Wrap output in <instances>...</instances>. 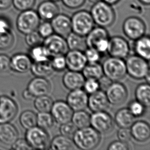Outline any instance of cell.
<instances>
[{
    "mask_svg": "<svg viewBox=\"0 0 150 150\" xmlns=\"http://www.w3.org/2000/svg\"><path fill=\"white\" fill-rule=\"evenodd\" d=\"M117 136L118 140L124 142H129L132 138L130 128H120L117 133Z\"/></svg>",
    "mask_w": 150,
    "mask_h": 150,
    "instance_id": "c3c4849f",
    "label": "cell"
},
{
    "mask_svg": "<svg viewBox=\"0 0 150 150\" xmlns=\"http://www.w3.org/2000/svg\"><path fill=\"white\" fill-rule=\"evenodd\" d=\"M26 89L33 98H36L48 95L52 90V85L47 78L35 76L29 81Z\"/></svg>",
    "mask_w": 150,
    "mask_h": 150,
    "instance_id": "2e32d148",
    "label": "cell"
},
{
    "mask_svg": "<svg viewBox=\"0 0 150 150\" xmlns=\"http://www.w3.org/2000/svg\"><path fill=\"white\" fill-rule=\"evenodd\" d=\"M73 112L66 101L57 100L53 104L50 113L55 122L60 125L71 121Z\"/></svg>",
    "mask_w": 150,
    "mask_h": 150,
    "instance_id": "5bb4252c",
    "label": "cell"
},
{
    "mask_svg": "<svg viewBox=\"0 0 150 150\" xmlns=\"http://www.w3.org/2000/svg\"><path fill=\"white\" fill-rule=\"evenodd\" d=\"M127 74L132 79L141 80L150 74L149 61L137 55H129L125 59Z\"/></svg>",
    "mask_w": 150,
    "mask_h": 150,
    "instance_id": "3957f363",
    "label": "cell"
},
{
    "mask_svg": "<svg viewBox=\"0 0 150 150\" xmlns=\"http://www.w3.org/2000/svg\"><path fill=\"white\" fill-rule=\"evenodd\" d=\"M12 5V0H0V10L8 9Z\"/></svg>",
    "mask_w": 150,
    "mask_h": 150,
    "instance_id": "9f6ffc18",
    "label": "cell"
},
{
    "mask_svg": "<svg viewBox=\"0 0 150 150\" xmlns=\"http://www.w3.org/2000/svg\"><path fill=\"white\" fill-rule=\"evenodd\" d=\"M90 12L98 26L107 28L111 26L115 21V12L112 6L101 0L94 3Z\"/></svg>",
    "mask_w": 150,
    "mask_h": 150,
    "instance_id": "7a4b0ae2",
    "label": "cell"
},
{
    "mask_svg": "<svg viewBox=\"0 0 150 150\" xmlns=\"http://www.w3.org/2000/svg\"><path fill=\"white\" fill-rule=\"evenodd\" d=\"M34 101V107L39 112H50L54 101L48 95L36 97Z\"/></svg>",
    "mask_w": 150,
    "mask_h": 150,
    "instance_id": "e575fe53",
    "label": "cell"
},
{
    "mask_svg": "<svg viewBox=\"0 0 150 150\" xmlns=\"http://www.w3.org/2000/svg\"><path fill=\"white\" fill-rule=\"evenodd\" d=\"M72 31L86 37L95 26L90 12L81 10L75 12L71 18Z\"/></svg>",
    "mask_w": 150,
    "mask_h": 150,
    "instance_id": "5b68a950",
    "label": "cell"
},
{
    "mask_svg": "<svg viewBox=\"0 0 150 150\" xmlns=\"http://www.w3.org/2000/svg\"><path fill=\"white\" fill-rule=\"evenodd\" d=\"M36 0H12V5L20 11L31 9L35 6Z\"/></svg>",
    "mask_w": 150,
    "mask_h": 150,
    "instance_id": "7bdbcfd3",
    "label": "cell"
},
{
    "mask_svg": "<svg viewBox=\"0 0 150 150\" xmlns=\"http://www.w3.org/2000/svg\"><path fill=\"white\" fill-rule=\"evenodd\" d=\"M110 38L102 39L96 44L94 48L96 49L101 54H104L107 52L109 47Z\"/></svg>",
    "mask_w": 150,
    "mask_h": 150,
    "instance_id": "f5cc1de1",
    "label": "cell"
},
{
    "mask_svg": "<svg viewBox=\"0 0 150 150\" xmlns=\"http://www.w3.org/2000/svg\"><path fill=\"white\" fill-rule=\"evenodd\" d=\"M88 96L83 89L73 90L68 94L66 102L73 111L85 110L88 107Z\"/></svg>",
    "mask_w": 150,
    "mask_h": 150,
    "instance_id": "9a60e30c",
    "label": "cell"
},
{
    "mask_svg": "<svg viewBox=\"0 0 150 150\" xmlns=\"http://www.w3.org/2000/svg\"><path fill=\"white\" fill-rule=\"evenodd\" d=\"M11 31L10 21L3 16H0V33H6Z\"/></svg>",
    "mask_w": 150,
    "mask_h": 150,
    "instance_id": "db71d44e",
    "label": "cell"
},
{
    "mask_svg": "<svg viewBox=\"0 0 150 150\" xmlns=\"http://www.w3.org/2000/svg\"><path fill=\"white\" fill-rule=\"evenodd\" d=\"M22 96L23 98L26 100H32L33 98H34L27 89L25 90L23 92Z\"/></svg>",
    "mask_w": 150,
    "mask_h": 150,
    "instance_id": "6f0895ef",
    "label": "cell"
},
{
    "mask_svg": "<svg viewBox=\"0 0 150 150\" xmlns=\"http://www.w3.org/2000/svg\"><path fill=\"white\" fill-rule=\"evenodd\" d=\"M139 2L144 5H149L150 4V0H138Z\"/></svg>",
    "mask_w": 150,
    "mask_h": 150,
    "instance_id": "91938a15",
    "label": "cell"
},
{
    "mask_svg": "<svg viewBox=\"0 0 150 150\" xmlns=\"http://www.w3.org/2000/svg\"><path fill=\"white\" fill-rule=\"evenodd\" d=\"M122 30L128 39L134 41L146 35V25L139 18L130 16L124 21Z\"/></svg>",
    "mask_w": 150,
    "mask_h": 150,
    "instance_id": "ba28073f",
    "label": "cell"
},
{
    "mask_svg": "<svg viewBox=\"0 0 150 150\" xmlns=\"http://www.w3.org/2000/svg\"><path fill=\"white\" fill-rule=\"evenodd\" d=\"M110 38L109 34L105 28L94 27L86 37L88 47L94 48L96 44L102 39Z\"/></svg>",
    "mask_w": 150,
    "mask_h": 150,
    "instance_id": "83f0119b",
    "label": "cell"
},
{
    "mask_svg": "<svg viewBox=\"0 0 150 150\" xmlns=\"http://www.w3.org/2000/svg\"><path fill=\"white\" fill-rule=\"evenodd\" d=\"M41 23L37 11L32 9L21 11L16 18V28L20 33L26 35L36 31Z\"/></svg>",
    "mask_w": 150,
    "mask_h": 150,
    "instance_id": "8992f818",
    "label": "cell"
},
{
    "mask_svg": "<svg viewBox=\"0 0 150 150\" xmlns=\"http://www.w3.org/2000/svg\"><path fill=\"white\" fill-rule=\"evenodd\" d=\"M44 39L37 30L26 35L25 42L27 45L31 48L43 44Z\"/></svg>",
    "mask_w": 150,
    "mask_h": 150,
    "instance_id": "60d3db41",
    "label": "cell"
},
{
    "mask_svg": "<svg viewBox=\"0 0 150 150\" xmlns=\"http://www.w3.org/2000/svg\"><path fill=\"white\" fill-rule=\"evenodd\" d=\"M50 63L53 70L57 72H62L67 68L65 55H57L52 57Z\"/></svg>",
    "mask_w": 150,
    "mask_h": 150,
    "instance_id": "ab89813d",
    "label": "cell"
},
{
    "mask_svg": "<svg viewBox=\"0 0 150 150\" xmlns=\"http://www.w3.org/2000/svg\"><path fill=\"white\" fill-rule=\"evenodd\" d=\"M135 98L142 103L146 108L150 105V86L148 83H140L136 88L135 91Z\"/></svg>",
    "mask_w": 150,
    "mask_h": 150,
    "instance_id": "d6a6232c",
    "label": "cell"
},
{
    "mask_svg": "<svg viewBox=\"0 0 150 150\" xmlns=\"http://www.w3.org/2000/svg\"><path fill=\"white\" fill-rule=\"evenodd\" d=\"M130 146L128 142H124L120 140H115L110 144L108 146L109 150H128Z\"/></svg>",
    "mask_w": 150,
    "mask_h": 150,
    "instance_id": "681fc988",
    "label": "cell"
},
{
    "mask_svg": "<svg viewBox=\"0 0 150 150\" xmlns=\"http://www.w3.org/2000/svg\"><path fill=\"white\" fill-rule=\"evenodd\" d=\"M127 108L135 118L144 115L147 108L142 103L136 100L130 101Z\"/></svg>",
    "mask_w": 150,
    "mask_h": 150,
    "instance_id": "74e56055",
    "label": "cell"
},
{
    "mask_svg": "<svg viewBox=\"0 0 150 150\" xmlns=\"http://www.w3.org/2000/svg\"><path fill=\"white\" fill-rule=\"evenodd\" d=\"M16 102L7 96H0V124L10 122L18 113Z\"/></svg>",
    "mask_w": 150,
    "mask_h": 150,
    "instance_id": "4fadbf2b",
    "label": "cell"
},
{
    "mask_svg": "<svg viewBox=\"0 0 150 150\" xmlns=\"http://www.w3.org/2000/svg\"><path fill=\"white\" fill-rule=\"evenodd\" d=\"M76 148L82 150H92L101 142V135L91 126L77 129L72 137Z\"/></svg>",
    "mask_w": 150,
    "mask_h": 150,
    "instance_id": "6da1fadb",
    "label": "cell"
},
{
    "mask_svg": "<svg viewBox=\"0 0 150 150\" xmlns=\"http://www.w3.org/2000/svg\"><path fill=\"white\" fill-rule=\"evenodd\" d=\"M81 73L85 79H92L98 80L103 75L102 65L98 63H87Z\"/></svg>",
    "mask_w": 150,
    "mask_h": 150,
    "instance_id": "4dcf8cb0",
    "label": "cell"
},
{
    "mask_svg": "<svg viewBox=\"0 0 150 150\" xmlns=\"http://www.w3.org/2000/svg\"><path fill=\"white\" fill-rule=\"evenodd\" d=\"M90 2H91L92 3H96V2H98V1H101V0H88Z\"/></svg>",
    "mask_w": 150,
    "mask_h": 150,
    "instance_id": "94428289",
    "label": "cell"
},
{
    "mask_svg": "<svg viewBox=\"0 0 150 150\" xmlns=\"http://www.w3.org/2000/svg\"><path fill=\"white\" fill-rule=\"evenodd\" d=\"M85 78L81 72L69 70L65 72L62 78L63 85L70 91L82 89Z\"/></svg>",
    "mask_w": 150,
    "mask_h": 150,
    "instance_id": "44dd1931",
    "label": "cell"
},
{
    "mask_svg": "<svg viewBox=\"0 0 150 150\" xmlns=\"http://www.w3.org/2000/svg\"><path fill=\"white\" fill-rule=\"evenodd\" d=\"M30 71L35 76L45 78L52 75L54 72L51 64L50 60L40 62H33Z\"/></svg>",
    "mask_w": 150,
    "mask_h": 150,
    "instance_id": "f1b7e54d",
    "label": "cell"
},
{
    "mask_svg": "<svg viewBox=\"0 0 150 150\" xmlns=\"http://www.w3.org/2000/svg\"><path fill=\"white\" fill-rule=\"evenodd\" d=\"M65 57L69 70L81 72L88 63L84 53L81 51L69 50Z\"/></svg>",
    "mask_w": 150,
    "mask_h": 150,
    "instance_id": "ac0fdd59",
    "label": "cell"
},
{
    "mask_svg": "<svg viewBox=\"0 0 150 150\" xmlns=\"http://www.w3.org/2000/svg\"><path fill=\"white\" fill-rule=\"evenodd\" d=\"M131 47L128 41L120 36L110 38L108 54L110 57L125 59L130 54Z\"/></svg>",
    "mask_w": 150,
    "mask_h": 150,
    "instance_id": "8fae6325",
    "label": "cell"
},
{
    "mask_svg": "<svg viewBox=\"0 0 150 150\" xmlns=\"http://www.w3.org/2000/svg\"><path fill=\"white\" fill-rule=\"evenodd\" d=\"M54 33L66 38L72 32L71 18L63 13L57 14L51 20Z\"/></svg>",
    "mask_w": 150,
    "mask_h": 150,
    "instance_id": "d6986e66",
    "label": "cell"
},
{
    "mask_svg": "<svg viewBox=\"0 0 150 150\" xmlns=\"http://www.w3.org/2000/svg\"><path fill=\"white\" fill-rule=\"evenodd\" d=\"M63 5L67 8L75 9L81 8L85 3L86 0H61Z\"/></svg>",
    "mask_w": 150,
    "mask_h": 150,
    "instance_id": "816d5d0a",
    "label": "cell"
},
{
    "mask_svg": "<svg viewBox=\"0 0 150 150\" xmlns=\"http://www.w3.org/2000/svg\"><path fill=\"white\" fill-rule=\"evenodd\" d=\"M82 89H83L88 95L98 91L100 90V85L98 80L92 79H85Z\"/></svg>",
    "mask_w": 150,
    "mask_h": 150,
    "instance_id": "bcb514c9",
    "label": "cell"
},
{
    "mask_svg": "<svg viewBox=\"0 0 150 150\" xmlns=\"http://www.w3.org/2000/svg\"><path fill=\"white\" fill-rule=\"evenodd\" d=\"M33 63L29 55L16 53L10 58V69L16 73H27L30 71Z\"/></svg>",
    "mask_w": 150,
    "mask_h": 150,
    "instance_id": "ffe728a7",
    "label": "cell"
},
{
    "mask_svg": "<svg viewBox=\"0 0 150 150\" xmlns=\"http://www.w3.org/2000/svg\"><path fill=\"white\" fill-rule=\"evenodd\" d=\"M10 70V57L7 55L0 54V73H7Z\"/></svg>",
    "mask_w": 150,
    "mask_h": 150,
    "instance_id": "7dc6e473",
    "label": "cell"
},
{
    "mask_svg": "<svg viewBox=\"0 0 150 150\" xmlns=\"http://www.w3.org/2000/svg\"><path fill=\"white\" fill-rule=\"evenodd\" d=\"M103 75L112 81H120L127 75L125 59L110 57L102 64Z\"/></svg>",
    "mask_w": 150,
    "mask_h": 150,
    "instance_id": "277c9868",
    "label": "cell"
},
{
    "mask_svg": "<svg viewBox=\"0 0 150 150\" xmlns=\"http://www.w3.org/2000/svg\"><path fill=\"white\" fill-rule=\"evenodd\" d=\"M26 130L25 139L32 149H49L51 140L47 131L37 126Z\"/></svg>",
    "mask_w": 150,
    "mask_h": 150,
    "instance_id": "52a82bcc",
    "label": "cell"
},
{
    "mask_svg": "<svg viewBox=\"0 0 150 150\" xmlns=\"http://www.w3.org/2000/svg\"><path fill=\"white\" fill-rule=\"evenodd\" d=\"M110 105L105 92L101 90L89 95L88 108L92 112L107 111Z\"/></svg>",
    "mask_w": 150,
    "mask_h": 150,
    "instance_id": "e0dca14e",
    "label": "cell"
},
{
    "mask_svg": "<svg viewBox=\"0 0 150 150\" xmlns=\"http://www.w3.org/2000/svg\"><path fill=\"white\" fill-rule=\"evenodd\" d=\"M135 118L128 108H122L116 112L114 121L119 128H130L135 122Z\"/></svg>",
    "mask_w": 150,
    "mask_h": 150,
    "instance_id": "484cf974",
    "label": "cell"
},
{
    "mask_svg": "<svg viewBox=\"0 0 150 150\" xmlns=\"http://www.w3.org/2000/svg\"><path fill=\"white\" fill-rule=\"evenodd\" d=\"M90 126L100 135L108 134L113 130L114 121L107 111L93 112L91 115Z\"/></svg>",
    "mask_w": 150,
    "mask_h": 150,
    "instance_id": "9c48e42d",
    "label": "cell"
},
{
    "mask_svg": "<svg viewBox=\"0 0 150 150\" xmlns=\"http://www.w3.org/2000/svg\"><path fill=\"white\" fill-rule=\"evenodd\" d=\"M50 1H53V2H58L59 1H60V0H50Z\"/></svg>",
    "mask_w": 150,
    "mask_h": 150,
    "instance_id": "6125c7cd",
    "label": "cell"
},
{
    "mask_svg": "<svg viewBox=\"0 0 150 150\" xmlns=\"http://www.w3.org/2000/svg\"><path fill=\"white\" fill-rule=\"evenodd\" d=\"M42 44L51 58L57 55H65L69 51L66 38L54 33L44 39Z\"/></svg>",
    "mask_w": 150,
    "mask_h": 150,
    "instance_id": "30bf717a",
    "label": "cell"
},
{
    "mask_svg": "<svg viewBox=\"0 0 150 150\" xmlns=\"http://www.w3.org/2000/svg\"><path fill=\"white\" fill-rule=\"evenodd\" d=\"M37 12L41 20L49 21L59 14V8L56 2L47 0L40 4Z\"/></svg>",
    "mask_w": 150,
    "mask_h": 150,
    "instance_id": "cb8c5ba5",
    "label": "cell"
},
{
    "mask_svg": "<svg viewBox=\"0 0 150 150\" xmlns=\"http://www.w3.org/2000/svg\"><path fill=\"white\" fill-rule=\"evenodd\" d=\"M11 149L14 150H31L32 148L29 145L25 139L18 138L11 146Z\"/></svg>",
    "mask_w": 150,
    "mask_h": 150,
    "instance_id": "f907efd6",
    "label": "cell"
},
{
    "mask_svg": "<svg viewBox=\"0 0 150 150\" xmlns=\"http://www.w3.org/2000/svg\"><path fill=\"white\" fill-rule=\"evenodd\" d=\"M76 148L72 139L62 135L55 136L50 141L49 149L53 150H71Z\"/></svg>",
    "mask_w": 150,
    "mask_h": 150,
    "instance_id": "4316f807",
    "label": "cell"
},
{
    "mask_svg": "<svg viewBox=\"0 0 150 150\" xmlns=\"http://www.w3.org/2000/svg\"><path fill=\"white\" fill-rule=\"evenodd\" d=\"M19 138L17 128L10 122L0 124V142L11 146Z\"/></svg>",
    "mask_w": 150,
    "mask_h": 150,
    "instance_id": "603a6c76",
    "label": "cell"
},
{
    "mask_svg": "<svg viewBox=\"0 0 150 150\" xmlns=\"http://www.w3.org/2000/svg\"><path fill=\"white\" fill-rule=\"evenodd\" d=\"M71 122L77 129L90 126L91 115L85 110L73 112Z\"/></svg>",
    "mask_w": 150,
    "mask_h": 150,
    "instance_id": "1f68e13d",
    "label": "cell"
},
{
    "mask_svg": "<svg viewBox=\"0 0 150 150\" xmlns=\"http://www.w3.org/2000/svg\"><path fill=\"white\" fill-rule=\"evenodd\" d=\"M98 81L100 85V90L105 92L113 82L111 79H109L108 77L104 75L102 77H100V79L98 80Z\"/></svg>",
    "mask_w": 150,
    "mask_h": 150,
    "instance_id": "11a10c76",
    "label": "cell"
},
{
    "mask_svg": "<svg viewBox=\"0 0 150 150\" xmlns=\"http://www.w3.org/2000/svg\"><path fill=\"white\" fill-rule=\"evenodd\" d=\"M77 129L75 125L70 121L60 125L59 132L62 135L72 138Z\"/></svg>",
    "mask_w": 150,
    "mask_h": 150,
    "instance_id": "ee69618b",
    "label": "cell"
},
{
    "mask_svg": "<svg viewBox=\"0 0 150 150\" xmlns=\"http://www.w3.org/2000/svg\"><path fill=\"white\" fill-rule=\"evenodd\" d=\"M134 52L135 54L149 61L150 57V39L149 35L143 37L134 41Z\"/></svg>",
    "mask_w": 150,
    "mask_h": 150,
    "instance_id": "d4e9b609",
    "label": "cell"
},
{
    "mask_svg": "<svg viewBox=\"0 0 150 150\" xmlns=\"http://www.w3.org/2000/svg\"><path fill=\"white\" fill-rule=\"evenodd\" d=\"M37 31L43 39L50 36L54 33V31L50 22L44 21V22L40 23L37 29Z\"/></svg>",
    "mask_w": 150,
    "mask_h": 150,
    "instance_id": "b9f144b4",
    "label": "cell"
},
{
    "mask_svg": "<svg viewBox=\"0 0 150 150\" xmlns=\"http://www.w3.org/2000/svg\"><path fill=\"white\" fill-rule=\"evenodd\" d=\"M132 138L139 142H144L150 137V126L148 122L144 120L134 122L130 127Z\"/></svg>",
    "mask_w": 150,
    "mask_h": 150,
    "instance_id": "7402d4cb",
    "label": "cell"
},
{
    "mask_svg": "<svg viewBox=\"0 0 150 150\" xmlns=\"http://www.w3.org/2000/svg\"><path fill=\"white\" fill-rule=\"evenodd\" d=\"M105 93L110 104L113 105H121L128 98V89L120 81H113Z\"/></svg>",
    "mask_w": 150,
    "mask_h": 150,
    "instance_id": "7c38bea8",
    "label": "cell"
},
{
    "mask_svg": "<svg viewBox=\"0 0 150 150\" xmlns=\"http://www.w3.org/2000/svg\"><path fill=\"white\" fill-rule=\"evenodd\" d=\"M83 53L88 63H98L101 59L102 54L94 48L88 47Z\"/></svg>",
    "mask_w": 150,
    "mask_h": 150,
    "instance_id": "f6af8a7d",
    "label": "cell"
},
{
    "mask_svg": "<svg viewBox=\"0 0 150 150\" xmlns=\"http://www.w3.org/2000/svg\"><path fill=\"white\" fill-rule=\"evenodd\" d=\"M69 50L81 51L84 52L87 48L86 37L71 32L66 38Z\"/></svg>",
    "mask_w": 150,
    "mask_h": 150,
    "instance_id": "f546056e",
    "label": "cell"
},
{
    "mask_svg": "<svg viewBox=\"0 0 150 150\" xmlns=\"http://www.w3.org/2000/svg\"><path fill=\"white\" fill-rule=\"evenodd\" d=\"M37 114L30 110L23 112L19 118L21 126L26 130L37 126Z\"/></svg>",
    "mask_w": 150,
    "mask_h": 150,
    "instance_id": "d590c367",
    "label": "cell"
},
{
    "mask_svg": "<svg viewBox=\"0 0 150 150\" xmlns=\"http://www.w3.org/2000/svg\"><path fill=\"white\" fill-rule=\"evenodd\" d=\"M55 123L50 112H39L37 114V126L44 130L50 129Z\"/></svg>",
    "mask_w": 150,
    "mask_h": 150,
    "instance_id": "8d00e7d4",
    "label": "cell"
},
{
    "mask_svg": "<svg viewBox=\"0 0 150 150\" xmlns=\"http://www.w3.org/2000/svg\"><path fill=\"white\" fill-rule=\"evenodd\" d=\"M29 56L33 62H40L50 60L51 57L43 44L30 48Z\"/></svg>",
    "mask_w": 150,
    "mask_h": 150,
    "instance_id": "836d02e7",
    "label": "cell"
},
{
    "mask_svg": "<svg viewBox=\"0 0 150 150\" xmlns=\"http://www.w3.org/2000/svg\"><path fill=\"white\" fill-rule=\"evenodd\" d=\"M14 42V37L12 31L0 33V50H5L9 49Z\"/></svg>",
    "mask_w": 150,
    "mask_h": 150,
    "instance_id": "f35d334b",
    "label": "cell"
},
{
    "mask_svg": "<svg viewBox=\"0 0 150 150\" xmlns=\"http://www.w3.org/2000/svg\"><path fill=\"white\" fill-rule=\"evenodd\" d=\"M101 1H103L107 4H109L111 6L117 4L120 1V0H101Z\"/></svg>",
    "mask_w": 150,
    "mask_h": 150,
    "instance_id": "680465c9",
    "label": "cell"
}]
</instances>
